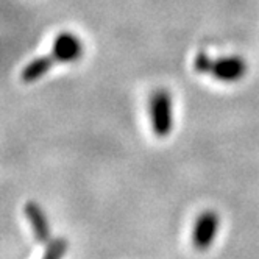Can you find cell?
I'll return each mask as SVG.
<instances>
[{"instance_id": "1", "label": "cell", "mask_w": 259, "mask_h": 259, "mask_svg": "<svg viewBox=\"0 0 259 259\" xmlns=\"http://www.w3.org/2000/svg\"><path fill=\"white\" fill-rule=\"evenodd\" d=\"M150 116H152V126L158 138L169 136L174 126L172 120V97L165 89L155 91L150 97Z\"/></svg>"}, {"instance_id": "2", "label": "cell", "mask_w": 259, "mask_h": 259, "mask_svg": "<svg viewBox=\"0 0 259 259\" xmlns=\"http://www.w3.org/2000/svg\"><path fill=\"white\" fill-rule=\"evenodd\" d=\"M219 231V215L214 211H205L201 212L194 225L192 231V244L197 250L205 251L208 250Z\"/></svg>"}, {"instance_id": "3", "label": "cell", "mask_w": 259, "mask_h": 259, "mask_svg": "<svg viewBox=\"0 0 259 259\" xmlns=\"http://www.w3.org/2000/svg\"><path fill=\"white\" fill-rule=\"evenodd\" d=\"M247 72V63L240 57H224L212 61L211 75L219 81L233 83L240 80Z\"/></svg>"}, {"instance_id": "4", "label": "cell", "mask_w": 259, "mask_h": 259, "mask_svg": "<svg viewBox=\"0 0 259 259\" xmlns=\"http://www.w3.org/2000/svg\"><path fill=\"white\" fill-rule=\"evenodd\" d=\"M52 55L58 63H73L83 55V44L75 34L60 33L53 41Z\"/></svg>"}, {"instance_id": "5", "label": "cell", "mask_w": 259, "mask_h": 259, "mask_svg": "<svg viewBox=\"0 0 259 259\" xmlns=\"http://www.w3.org/2000/svg\"><path fill=\"white\" fill-rule=\"evenodd\" d=\"M24 212L30 222L34 239L41 244H47L50 240V228H49V222H47V217H46L42 208L38 205V203L28 201L24 208Z\"/></svg>"}, {"instance_id": "6", "label": "cell", "mask_w": 259, "mask_h": 259, "mask_svg": "<svg viewBox=\"0 0 259 259\" xmlns=\"http://www.w3.org/2000/svg\"><path fill=\"white\" fill-rule=\"evenodd\" d=\"M57 61L53 58V55H49V57H39V58H34L33 61H30L22 73H21V78L25 81V83H33L36 80L42 78L46 73L52 69L53 63Z\"/></svg>"}, {"instance_id": "7", "label": "cell", "mask_w": 259, "mask_h": 259, "mask_svg": "<svg viewBox=\"0 0 259 259\" xmlns=\"http://www.w3.org/2000/svg\"><path fill=\"white\" fill-rule=\"evenodd\" d=\"M66 251H67V240L66 239H53L47 242L44 257L57 259V257H61L63 254H66Z\"/></svg>"}, {"instance_id": "8", "label": "cell", "mask_w": 259, "mask_h": 259, "mask_svg": "<svg viewBox=\"0 0 259 259\" xmlns=\"http://www.w3.org/2000/svg\"><path fill=\"white\" fill-rule=\"evenodd\" d=\"M212 61L214 60H211V57L206 52H198L195 55V60H194V67L198 73H209Z\"/></svg>"}]
</instances>
